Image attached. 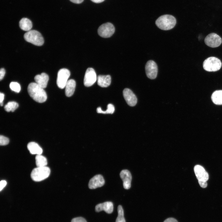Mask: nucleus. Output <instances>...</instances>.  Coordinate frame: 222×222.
<instances>
[{
    "instance_id": "1",
    "label": "nucleus",
    "mask_w": 222,
    "mask_h": 222,
    "mask_svg": "<svg viewBox=\"0 0 222 222\" xmlns=\"http://www.w3.org/2000/svg\"><path fill=\"white\" fill-rule=\"evenodd\" d=\"M28 93L30 97L39 103L45 102L47 98L46 93L43 88L36 83H30L27 88Z\"/></svg>"
},
{
    "instance_id": "2",
    "label": "nucleus",
    "mask_w": 222,
    "mask_h": 222,
    "mask_svg": "<svg viewBox=\"0 0 222 222\" xmlns=\"http://www.w3.org/2000/svg\"><path fill=\"white\" fill-rule=\"evenodd\" d=\"M176 20L173 16L168 14L162 15L156 21L155 24L160 29L168 30L173 28L176 23Z\"/></svg>"
},
{
    "instance_id": "3",
    "label": "nucleus",
    "mask_w": 222,
    "mask_h": 222,
    "mask_svg": "<svg viewBox=\"0 0 222 222\" xmlns=\"http://www.w3.org/2000/svg\"><path fill=\"white\" fill-rule=\"evenodd\" d=\"M50 168L47 166L37 167L32 171L31 177L35 181H40L47 178L50 175Z\"/></svg>"
},
{
    "instance_id": "4",
    "label": "nucleus",
    "mask_w": 222,
    "mask_h": 222,
    "mask_svg": "<svg viewBox=\"0 0 222 222\" xmlns=\"http://www.w3.org/2000/svg\"><path fill=\"white\" fill-rule=\"evenodd\" d=\"M24 39L27 42L35 45L41 46L44 43V39L41 34L36 30H30L24 35Z\"/></svg>"
},
{
    "instance_id": "5",
    "label": "nucleus",
    "mask_w": 222,
    "mask_h": 222,
    "mask_svg": "<svg viewBox=\"0 0 222 222\" xmlns=\"http://www.w3.org/2000/svg\"><path fill=\"white\" fill-rule=\"evenodd\" d=\"M222 65L221 61L214 57L207 58L204 62V69L208 72H215L220 69Z\"/></svg>"
},
{
    "instance_id": "6",
    "label": "nucleus",
    "mask_w": 222,
    "mask_h": 222,
    "mask_svg": "<svg viewBox=\"0 0 222 222\" xmlns=\"http://www.w3.org/2000/svg\"><path fill=\"white\" fill-rule=\"evenodd\" d=\"M70 75L69 71L66 68H62L59 71L56 83L58 86L60 88L63 89L65 88Z\"/></svg>"
},
{
    "instance_id": "7",
    "label": "nucleus",
    "mask_w": 222,
    "mask_h": 222,
    "mask_svg": "<svg viewBox=\"0 0 222 222\" xmlns=\"http://www.w3.org/2000/svg\"><path fill=\"white\" fill-rule=\"evenodd\" d=\"M115 31V28L111 23H107L101 25L98 29V33L101 37L107 38L112 35Z\"/></svg>"
},
{
    "instance_id": "8",
    "label": "nucleus",
    "mask_w": 222,
    "mask_h": 222,
    "mask_svg": "<svg viewBox=\"0 0 222 222\" xmlns=\"http://www.w3.org/2000/svg\"><path fill=\"white\" fill-rule=\"evenodd\" d=\"M205 43L208 46L216 47L220 46L222 42L221 38L215 33H211L207 35L204 39Z\"/></svg>"
},
{
    "instance_id": "9",
    "label": "nucleus",
    "mask_w": 222,
    "mask_h": 222,
    "mask_svg": "<svg viewBox=\"0 0 222 222\" xmlns=\"http://www.w3.org/2000/svg\"><path fill=\"white\" fill-rule=\"evenodd\" d=\"M145 71L147 77L151 79H155L157 76L158 68L156 63L153 60L147 62L145 65Z\"/></svg>"
},
{
    "instance_id": "10",
    "label": "nucleus",
    "mask_w": 222,
    "mask_h": 222,
    "mask_svg": "<svg viewBox=\"0 0 222 222\" xmlns=\"http://www.w3.org/2000/svg\"><path fill=\"white\" fill-rule=\"evenodd\" d=\"M97 75L94 70L92 68H87L86 71L84 79V84L86 87L93 85L97 80Z\"/></svg>"
},
{
    "instance_id": "11",
    "label": "nucleus",
    "mask_w": 222,
    "mask_h": 222,
    "mask_svg": "<svg viewBox=\"0 0 222 222\" xmlns=\"http://www.w3.org/2000/svg\"><path fill=\"white\" fill-rule=\"evenodd\" d=\"M124 97L127 104L130 106H134L137 102V98L133 92L130 89L126 88L123 92Z\"/></svg>"
},
{
    "instance_id": "12",
    "label": "nucleus",
    "mask_w": 222,
    "mask_h": 222,
    "mask_svg": "<svg viewBox=\"0 0 222 222\" xmlns=\"http://www.w3.org/2000/svg\"><path fill=\"white\" fill-rule=\"evenodd\" d=\"M195 176L198 181H207L209 179V175L204 168L201 166L197 165L194 168Z\"/></svg>"
},
{
    "instance_id": "13",
    "label": "nucleus",
    "mask_w": 222,
    "mask_h": 222,
    "mask_svg": "<svg viewBox=\"0 0 222 222\" xmlns=\"http://www.w3.org/2000/svg\"><path fill=\"white\" fill-rule=\"evenodd\" d=\"M105 181L103 176L101 175H96L89 180L88 186L89 189H95L104 185Z\"/></svg>"
},
{
    "instance_id": "14",
    "label": "nucleus",
    "mask_w": 222,
    "mask_h": 222,
    "mask_svg": "<svg viewBox=\"0 0 222 222\" xmlns=\"http://www.w3.org/2000/svg\"><path fill=\"white\" fill-rule=\"evenodd\" d=\"M120 175L123 182V186L126 189H130L131 187L132 176L129 171L127 170H122Z\"/></svg>"
},
{
    "instance_id": "15",
    "label": "nucleus",
    "mask_w": 222,
    "mask_h": 222,
    "mask_svg": "<svg viewBox=\"0 0 222 222\" xmlns=\"http://www.w3.org/2000/svg\"><path fill=\"white\" fill-rule=\"evenodd\" d=\"M113 203L110 201H107L98 204L96 205L95 208L96 212H99L104 211L108 214L112 213L113 211Z\"/></svg>"
},
{
    "instance_id": "16",
    "label": "nucleus",
    "mask_w": 222,
    "mask_h": 222,
    "mask_svg": "<svg viewBox=\"0 0 222 222\" xmlns=\"http://www.w3.org/2000/svg\"><path fill=\"white\" fill-rule=\"evenodd\" d=\"M49 79L48 76L45 73L37 75L34 78L36 83L44 89L47 87Z\"/></svg>"
},
{
    "instance_id": "17",
    "label": "nucleus",
    "mask_w": 222,
    "mask_h": 222,
    "mask_svg": "<svg viewBox=\"0 0 222 222\" xmlns=\"http://www.w3.org/2000/svg\"><path fill=\"white\" fill-rule=\"evenodd\" d=\"M76 85L75 80L71 79L68 80L65 86V94L66 96L70 97L74 92Z\"/></svg>"
},
{
    "instance_id": "18",
    "label": "nucleus",
    "mask_w": 222,
    "mask_h": 222,
    "mask_svg": "<svg viewBox=\"0 0 222 222\" xmlns=\"http://www.w3.org/2000/svg\"><path fill=\"white\" fill-rule=\"evenodd\" d=\"M97 81L98 85L102 87H107L110 84L111 77L109 75H100L97 77Z\"/></svg>"
},
{
    "instance_id": "19",
    "label": "nucleus",
    "mask_w": 222,
    "mask_h": 222,
    "mask_svg": "<svg viewBox=\"0 0 222 222\" xmlns=\"http://www.w3.org/2000/svg\"><path fill=\"white\" fill-rule=\"evenodd\" d=\"M27 147L30 153L33 154H41L43 152L42 148L37 143L34 142L29 143Z\"/></svg>"
},
{
    "instance_id": "20",
    "label": "nucleus",
    "mask_w": 222,
    "mask_h": 222,
    "mask_svg": "<svg viewBox=\"0 0 222 222\" xmlns=\"http://www.w3.org/2000/svg\"><path fill=\"white\" fill-rule=\"evenodd\" d=\"M19 26L21 29L28 31L30 30L32 27L31 21L27 18H23L20 20Z\"/></svg>"
},
{
    "instance_id": "21",
    "label": "nucleus",
    "mask_w": 222,
    "mask_h": 222,
    "mask_svg": "<svg viewBox=\"0 0 222 222\" xmlns=\"http://www.w3.org/2000/svg\"><path fill=\"white\" fill-rule=\"evenodd\" d=\"M211 99L215 104L222 105V90H217L214 92L212 95Z\"/></svg>"
},
{
    "instance_id": "22",
    "label": "nucleus",
    "mask_w": 222,
    "mask_h": 222,
    "mask_svg": "<svg viewBox=\"0 0 222 222\" xmlns=\"http://www.w3.org/2000/svg\"><path fill=\"white\" fill-rule=\"evenodd\" d=\"M35 159L36 164L37 167L45 166L47 165L46 158L41 154L37 155Z\"/></svg>"
},
{
    "instance_id": "23",
    "label": "nucleus",
    "mask_w": 222,
    "mask_h": 222,
    "mask_svg": "<svg viewBox=\"0 0 222 222\" xmlns=\"http://www.w3.org/2000/svg\"><path fill=\"white\" fill-rule=\"evenodd\" d=\"M18 107V104L15 101H10L5 105V110L7 112H14Z\"/></svg>"
},
{
    "instance_id": "24",
    "label": "nucleus",
    "mask_w": 222,
    "mask_h": 222,
    "mask_svg": "<svg viewBox=\"0 0 222 222\" xmlns=\"http://www.w3.org/2000/svg\"><path fill=\"white\" fill-rule=\"evenodd\" d=\"M115 110L114 105L111 104H108L107 106V109L105 111H103L100 107H98L97 109V112L98 113L103 114H112Z\"/></svg>"
},
{
    "instance_id": "25",
    "label": "nucleus",
    "mask_w": 222,
    "mask_h": 222,
    "mask_svg": "<svg viewBox=\"0 0 222 222\" xmlns=\"http://www.w3.org/2000/svg\"><path fill=\"white\" fill-rule=\"evenodd\" d=\"M118 216L115 222H125L124 216V210L122 206L119 205L117 207Z\"/></svg>"
},
{
    "instance_id": "26",
    "label": "nucleus",
    "mask_w": 222,
    "mask_h": 222,
    "mask_svg": "<svg viewBox=\"0 0 222 222\" xmlns=\"http://www.w3.org/2000/svg\"><path fill=\"white\" fill-rule=\"evenodd\" d=\"M10 87L11 89L16 92H19L21 90L20 85L17 82H11L10 84Z\"/></svg>"
},
{
    "instance_id": "27",
    "label": "nucleus",
    "mask_w": 222,
    "mask_h": 222,
    "mask_svg": "<svg viewBox=\"0 0 222 222\" xmlns=\"http://www.w3.org/2000/svg\"><path fill=\"white\" fill-rule=\"evenodd\" d=\"M9 142V140L8 138L0 135V145L1 146L6 145L8 144Z\"/></svg>"
},
{
    "instance_id": "28",
    "label": "nucleus",
    "mask_w": 222,
    "mask_h": 222,
    "mask_svg": "<svg viewBox=\"0 0 222 222\" xmlns=\"http://www.w3.org/2000/svg\"><path fill=\"white\" fill-rule=\"evenodd\" d=\"M71 222H87L85 219L81 217L75 218L73 219Z\"/></svg>"
},
{
    "instance_id": "29",
    "label": "nucleus",
    "mask_w": 222,
    "mask_h": 222,
    "mask_svg": "<svg viewBox=\"0 0 222 222\" xmlns=\"http://www.w3.org/2000/svg\"><path fill=\"white\" fill-rule=\"evenodd\" d=\"M198 183L200 186L203 188H205L207 186V181H198Z\"/></svg>"
},
{
    "instance_id": "30",
    "label": "nucleus",
    "mask_w": 222,
    "mask_h": 222,
    "mask_svg": "<svg viewBox=\"0 0 222 222\" xmlns=\"http://www.w3.org/2000/svg\"><path fill=\"white\" fill-rule=\"evenodd\" d=\"M6 182L5 180H2L0 182V191H1L6 185Z\"/></svg>"
},
{
    "instance_id": "31",
    "label": "nucleus",
    "mask_w": 222,
    "mask_h": 222,
    "mask_svg": "<svg viewBox=\"0 0 222 222\" xmlns=\"http://www.w3.org/2000/svg\"><path fill=\"white\" fill-rule=\"evenodd\" d=\"M5 74V70L3 68H1L0 70V80H2Z\"/></svg>"
},
{
    "instance_id": "32",
    "label": "nucleus",
    "mask_w": 222,
    "mask_h": 222,
    "mask_svg": "<svg viewBox=\"0 0 222 222\" xmlns=\"http://www.w3.org/2000/svg\"><path fill=\"white\" fill-rule=\"evenodd\" d=\"M163 222H178L177 220L173 218H169L165 220Z\"/></svg>"
},
{
    "instance_id": "33",
    "label": "nucleus",
    "mask_w": 222,
    "mask_h": 222,
    "mask_svg": "<svg viewBox=\"0 0 222 222\" xmlns=\"http://www.w3.org/2000/svg\"><path fill=\"white\" fill-rule=\"evenodd\" d=\"M4 94L0 92V105L1 106H2L3 105V100L4 99Z\"/></svg>"
},
{
    "instance_id": "34",
    "label": "nucleus",
    "mask_w": 222,
    "mask_h": 222,
    "mask_svg": "<svg viewBox=\"0 0 222 222\" xmlns=\"http://www.w3.org/2000/svg\"><path fill=\"white\" fill-rule=\"evenodd\" d=\"M71 2L76 4H80L82 3L84 0H70Z\"/></svg>"
},
{
    "instance_id": "35",
    "label": "nucleus",
    "mask_w": 222,
    "mask_h": 222,
    "mask_svg": "<svg viewBox=\"0 0 222 222\" xmlns=\"http://www.w3.org/2000/svg\"><path fill=\"white\" fill-rule=\"evenodd\" d=\"M92 2L96 3H100L103 2L105 0H91Z\"/></svg>"
}]
</instances>
